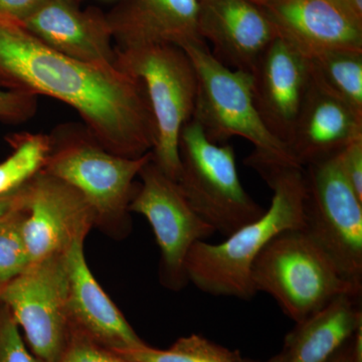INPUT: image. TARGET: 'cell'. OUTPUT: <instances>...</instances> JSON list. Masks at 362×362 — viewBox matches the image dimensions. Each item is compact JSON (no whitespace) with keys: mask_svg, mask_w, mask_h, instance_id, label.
Returning <instances> with one entry per match:
<instances>
[{"mask_svg":"<svg viewBox=\"0 0 362 362\" xmlns=\"http://www.w3.org/2000/svg\"><path fill=\"white\" fill-rule=\"evenodd\" d=\"M0 89L54 98L77 112L105 149L128 158L151 152L156 126L144 86L117 65L71 59L0 14Z\"/></svg>","mask_w":362,"mask_h":362,"instance_id":"1","label":"cell"},{"mask_svg":"<svg viewBox=\"0 0 362 362\" xmlns=\"http://www.w3.org/2000/svg\"><path fill=\"white\" fill-rule=\"evenodd\" d=\"M273 190L271 206L220 244L195 243L185 263L188 283L214 296L251 300L257 293L251 272L259 252L279 233L303 230L306 177L302 166L286 162H252Z\"/></svg>","mask_w":362,"mask_h":362,"instance_id":"2","label":"cell"},{"mask_svg":"<svg viewBox=\"0 0 362 362\" xmlns=\"http://www.w3.org/2000/svg\"><path fill=\"white\" fill-rule=\"evenodd\" d=\"M52 150L44 171L84 197L94 216L95 228L122 240L132 230L130 204L134 180L152 153L128 158L105 149L84 125L66 124L51 134Z\"/></svg>","mask_w":362,"mask_h":362,"instance_id":"3","label":"cell"},{"mask_svg":"<svg viewBox=\"0 0 362 362\" xmlns=\"http://www.w3.org/2000/svg\"><path fill=\"white\" fill-rule=\"evenodd\" d=\"M256 293L270 295L285 315L301 322L343 295L361 296L362 287L346 280L330 257L303 230L279 233L255 259Z\"/></svg>","mask_w":362,"mask_h":362,"instance_id":"4","label":"cell"},{"mask_svg":"<svg viewBox=\"0 0 362 362\" xmlns=\"http://www.w3.org/2000/svg\"><path fill=\"white\" fill-rule=\"evenodd\" d=\"M180 47L197 71V95L192 119L209 140L223 144L233 137L247 139L255 149L245 159L246 162L298 164L287 145L267 129L259 116L252 99L251 74L223 65L202 39L190 40Z\"/></svg>","mask_w":362,"mask_h":362,"instance_id":"5","label":"cell"},{"mask_svg":"<svg viewBox=\"0 0 362 362\" xmlns=\"http://www.w3.org/2000/svg\"><path fill=\"white\" fill-rule=\"evenodd\" d=\"M116 65L144 86L156 126L152 161L171 180L180 173V139L194 116L197 76L192 59L175 45L116 49Z\"/></svg>","mask_w":362,"mask_h":362,"instance_id":"6","label":"cell"},{"mask_svg":"<svg viewBox=\"0 0 362 362\" xmlns=\"http://www.w3.org/2000/svg\"><path fill=\"white\" fill-rule=\"evenodd\" d=\"M180 158L176 182L192 209L216 233L228 237L265 211L243 187L232 145L209 140L194 119L181 130Z\"/></svg>","mask_w":362,"mask_h":362,"instance_id":"7","label":"cell"},{"mask_svg":"<svg viewBox=\"0 0 362 362\" xmlns=\"http://www.w3.org/2000/svg\"><path fill=\"white\" fill-rule=\"evenodd\" d=\"M304 169L303 230L343 277L362 287V199L345 180L338 154Z\"/></svg>","mask_w":362,"mask_h":362,"instance_id":"8","label":"cell"},{"mask_svg":"<svg viewBox=\"0 0 362 362\" xmlns=\"http://www.w3.org/2000/svg\"><path fill=\"white\" fill-rule=\"evenodd\" d=\"M66 254L33 262L18 277L0 287L25 342L40 362H54L70 332Z\"/></svg>","mask_w":362,"mask_h":362,"instance_id":"9","label":"cell"},{"mask_svg":"<svg viewBox=\"0 0 362 362\" xmlns=\"http://www.w3.org/2000/svg\"><path fill=\"white\" fill-rule=\"evenodd\" d=\"M141 183L130 204L131 213L148 221L160 250V281L171 291L188 284L185 263L190 249L216 230L206 223L181 192L180 185L149 160L139 173Z\"/></svg>","mask_w":362,"mask_h":362,"instance_id":"10","label":"cell"},{"mask_svg":"<svg viewBox=\"0 0 362 362\" xmlns=\"http://www.w3.org/2000/svg\"><path fill=\"white\" fill-rule=\"evenodd\" d=\"M21 197L23 238L32 263L66 254L95 228L84 197L44 170L21 188Z\"/></svg>","mask_w":362,"mask_h":362,"instance_id":"11","label":"cell"},{"mask_svg":"<svg viewBox=\"0 0 362 362\" xmlns=\"http://www.w3.org/2000/svg\"><path fill=\"white\" fill-rule=\"evenodd\" d=\"M250 74L259 116L288 146L312 84L309 59L277 35Z\"/></svg>","mask_w":362,"mask_h":362,"instance_id":"12","label":"cell"},{"mask_svg":"<svg viewBox=\"0 0 362 362\" xmlns=\"http://www.w3.org/2000/svg\"><path fill=\"white\" fill-rule=\"evenodd\" d=\"M263 8L279 37L306 58L362 51V20L344 0H273Z\"/></svg>","mask_w":362,"mask_h":362,"instance_id":"13","label":"cell"},{"mask_svg":"<svg viewBox=\"0 0 362 362\" xmlns=\"http://www.w3.org/2000/svg\"><path fill=\"white\" fill-rule=\"evenodd\" d=\"M199 35L223 65L246 73L278 35L263 7L247 0H199Z\"/></svg>","mask_w":362,"mask_h":362,"instance_id":"14","label":"cell"},{"mask_svg":"<svg viewBox=\"0 0 362 362\" xmlns=\"http://www.w3.org/2000/svg\"><path fill=\"white\" fill-rule=\"evenodd\" d=\"M84 244L78 240L66 252L70 329L116 354L141 346L145 343L90 270Z\"/></svg>","mask_w":362,"mask_h":362,"instance_id":"15","label":"cell"},{"mask_svg":"<svg viewBox=\"0 0 362 362\" xmlns=\"http://www.w3.org/2000/svg\"><path fill=\"white\" fill-rule=\"evenodd\" d=\"M21 23L45 45L71 59L93 65H116L108 20L81 11L75 0H47Z\"/></svg>","mask_w":362,"mask_h":362,"instance_id":"16","label":"cell"},{"mask_svg":"<svg viewBox=\"0 0 362 362\" xmlns=\"http://www.w3.org/2000/svg\"><path fill=\"white\" fill-rule=\"evenodd\" d=\"M362 138V117L312 81L288 148L302 168L337 156Z\"/></svg>","mask_w":362,"mask_h":362,"instance_id":"17","label":"cell"},{"mask_svg":"<svg viewBox=\"0 0 362 362\" xmlns=\"http://www.w3.org/2000/svg\"><path fill=\"white\" fill-rule=\"evenodd\" d=\"M199 16V0H128L107 20L122 49L202 39Z\"/></svg>","mask_w":362,"mask_h":362,"instance_id":"18","label":"cell"},{"mask_svg":"<svg viewBox=\"0 0 362 362\" xmlns=\"http://www.w3.org/2000/svg\"><path fill=\"white\" fill-rule=\"evenodd\" d=\"M361 296L343 295L296 323L285 339L283 362H326L362 325Z\"/></svg>","mask_w":362,"mask_h":362,"instance_id":"19","label":"cell"},{"mask_svg":"<svg viewBox=\"0 0 362 362\" xmlns=\"http://www.w3.org/2000/svg\"><path fill=\"white\" fill-rule=\"evenodd\" d=\"M309 62L312 81L362 117V51L335 49Z\"/></svg>","mask_w":362,"mask_h":362,"instance_id":"20","label":"cell"},{"mask_svg":"<svg viewBox=\"0 0 362 362\" xmlns=\"http://www.w3.org/2000/svg\"><path fill=\"white\" fill-rule=\"evenodd\" d=\"M7 142L13 151L0 163V195L16 194L45 168L52 150L51 135L18 133Z\"/></svg>","mask_w":362,"mask_h":362,"instance_id":"21","label":"cell"},{"mask_svg":"<svg viewBox=\"0 0 362 362\" xmlns=\"http://www.w3.org/2000/svg\"><path fill=\"white\" fill-rule=\"evenodd\" d=\"M131 362H247L238 351L226 349L201 335L180 337L168 349L143 344L120 352Z\"/></svg>","mask_w":362,"mask_h":362,"instance_id":"22","label":"cell"},{"mask_svg":"<svg viewBox=\"0 0 362 362\" xmlns=\"http://www.w3.org/2000/svg\"><path fill=\"white\" fill-rule=\"evenodd\" d=\"M25 211L21 202L0 221V287L18 277L32 264L23 233Z\"/></svg>","mask_w":362,"mask_h":362,"instance_id":"23","label":"cell"},{"mask_svg":"<svg viewBox=\"0 0 362 362\" xmlns=\"http://www.w3.org/2000/svg\"><path fill=\"white\" fill-rule=\"evenodd\" d=\"M54 362H131L93 341L82 333L70 329L68 339Z\"/></svg>","mask_w":362,"mask_h":362,"instance_id":"24","label":"cell"},{"mask_svg":"<svg viewBox=\"0 0 362 362\" xmlns=\"http://www.w3.org/2000/svg\"><path fill=\"white\" fill-rule=\"evenodd\" d=\"M0 362H40L21 337L8 308L0 303Z\"/></svg>","mask_w":362,"mask_h":362,"instance_id":"25","label":"cell"},{"mask_svg":"<svg viewBox=\"0 0 362 362\" xmlns=\"http://www.w3.org/2000/svg\"><path fill=\"white\" fill-rule=\"evenodd\" d=\"M37 110V97L25 93L0 89V122H28Z\"/></svg>","mask_w":362,"mask_h":362,"instance_id":"26","label":"cell"},{"mask_svg":"<svg viewBox=\"0 0 362 362\" xmlns=\"http://www.w3.org/2000/svg\"><path fill=\"white\" fill-rule=\"evenodd\" d=\"M338 161L345 180L362 199V138L354 140L338 153Z\"/></svg>","mask_w":362,"mask_h":362,"instance_id":"27","label":"cell"},{"mask_svg":"<svg viewBox=\"0 0 362 362\" xmlns=\"http://www.w3.org/2000/svg\"><path fill=\"white\" fill-rule=\"evenodd\" d=\"M47 0H0V14L23 21Z\"/></svg>","mask_w":362,"mask_h":362,"instance_id":"28","label":"cell"},{"mask_svg":"<svg viewBox=\"0 0 362 362\" xmlns=\"http://www.w3.org/2000/svg\"><path fill=\"white\" fill-rule=\"evenodd\" d=\"M20 202L21 190L13 194L0 195V221L16 209Z\"/></svg>","mask_w":362,"mask_h":362,"instance_id":"29","label":"cell"},{"mask_svg":"<svg viewBox=\"0 0 362 362\" xmlns=\"http://www.w3.org/2000/svg\"><path fill=\"white\" fill-rule=\"evenodd\" d=\"M326 362H354V337L343 344Z\"/></svg>","mask_w":362,"mask_h":362,"instance_id":"30","label":"cell"},{"mask_svg":"<svg viewBox=\"0 0 362 362\" xmlns=\"http://www.w3.org/2000/svg\"><path fill=\"white\" fill-rule=\"evenodd\" d=\"M351 11L362 20V0H344Z\"/></svg>","mask_w":362,"mask_h":362,"instance_id":"31","label":"cell"},{"mask_svg":"<svg viewBox=\"0 0 362 362\" xmlns=\"http://www.w3.org/2000/svg\"><path fill=\"white\" fill-rule=\"evenodd\" d=\"M247 1L252 2V4H256V6L263 7L270 4L273 0H247Z\"/></svg>","mask_w":362,"mask_h":362,"instance_id":"32","label":"cell"},{"mask_svg":"<svg viewBox=\"0 0 362 362\" xmlns=\"http://www.w3.org/2000/svg\"><path fill=\"white\" fill-rule=\"evenodd\" d=\"M247 362H257V361H247ZM263 362H283V354H278V356L272 357V358L269 359V361H263Z\"/></svg>","mask_w":362,"mask_h":362,"instance_id":"33","label":"cell"}]
</instances>
